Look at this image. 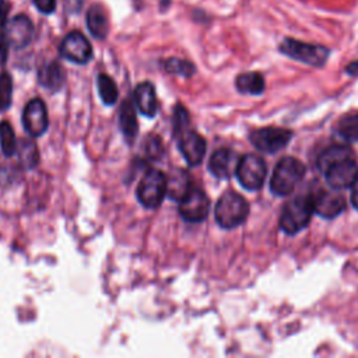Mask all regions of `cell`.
I'll return each instance as SVG.
<instances>
[{
	"instance_id": "cell-8",
	"label": "cell",
	"mask_w": 358,
	"mask_h": 358,
	"mask_svg": "<svg viewBox=\"0 0 358 358\" xmlns=\"http://www.w3.org/2000/svg\"><path fill=\"white\" fill-rule=\"evenodd\" d=\"M59 52L62 57L77 64H85L92 57V46L87 36L80 31L69 32L63 38L59 46Z\"/></svg>"
},
{
	"instance_id": "cell-5",
	"label": "cell",
	"mask_w": 358,
	"mask_h": 358,
	"mask_svg": "<svg viewBox=\"0 0 358 358\" xmlns=\"http://www.w3.org/2000/svg\"><path fill=\"white\" fill-rule=\"evenodd\" d=\"M168 178L158 169H150L137 186V199L145 208H157L166 193Z\"/></svg>"
},
{
	"instance_id": "cell-31",
	"label": "cell",
	"mask_w": 358,
	"mask_h": 358,
	"mask_svg": "<svg viewBox=\"0 0 358 358\" xmlns=\"http://www.w3.org/2000/svg\"><path fill=\"white\" fill-rule=\"evenodd\" d=\"M8 46H10V42L7 39L6 25H0V66H3L7 62Z\"/></svg>"
},
{
	"instance_id": "cell-6",
	"label": "cell",
	"mask_w": 358,
	"mask_h": 358,
	"mask_svg": "<svg viewBox=\"0 0 358 358\" xmlns=\"http://www.w3.org/2000/svg\"><path fill=\"white\" fill-rule=\"evenodd\" d=\"M235 175L245 189L257 190L266 180L267 166L263 158L255 154H248L239 158Z\"/></svg>"
},
{
	"instance_id": "cell-27",
	"label": "cell",
	"mask_w": 358,
	"mask_h": 358,
	"mask_svg": "<svg viewBox=\"0 0 358 358\" xmlns=\"http://www.w3.org/2000/svg\"><path fill=\"white\" fill-rule=\"evenodd\" d=\"M164 67L168 73L175 74V76H182V77H192L196 71V67L193 63L185 59L179 57H169L164 62Z\"/></svg>"
},
{
	"instance_id": "cell-22",
	"label": "cell",
	"mask_w": 358,
	"mask_h": 358,
	"mask_svg": "<svg viewBox=\"0 0 358 358\" xmlns=\"http://www.w3.org/2000/svg\"><path fill=\"white\" fill-rule=\"evenodd\" d=\"M348 157H354V152L348 145H341V144L330 145L326 150H323L317 157V168L320 172H324L334 162Z\"/></svg>"
},
{
	"instance_id": "cell-17",
	"label": "cell",
	"mask_w": 358,
	"mask_h": 358,
	"mask_svg": "<svg viewBox=\"0 0 358 358\" xmlns=\"http://www.w3.org/2000/svg\"><path fill=\"white\" fill-rule=\"evenodd\" d=\"M38 81L43 88L52 92H57L59 90H62L66 81V73L63 66H60L57 62L46 63L38 71Z\"/></svg>"
},
{
	"instance_id": "cell-32",
	"label": "cell",
	"mask_w": 358,
	"mask_h": 358,
	"mask_svg": "<svg viewBox=\"0 0 358 358\" xmlns=\"http://www.w3.org/2000/svg\"><path fill=\"white\" fill-rule=\"evenodd\" d=\"M34 4L43 14H52L56 10V0H34Z\"/></svg>"
},
{
	"instance_id": "cell-15",
	"label": "cell",
	"mask_w": 358,
	"mask_h": 358,
	"mask_svg": "<svg viewBox=\"0 0 358 358\" xmlns=\"http://www.w3.org/2000/svg\"><path fill=\"white\" fill-rule=\"evenodd\" d=\"M239 158L236 152L231 148H218L215 150L208 159V171L218 179L231 178L238 166Z\"/></svg>"
},
{
	"instance_id": "cell-21",
	"label": "cell",
	"mask_w": 358,
	"mask_h": 358,
	"mask_svg": "<svg viewBox=\"0 0 358 358\" xmlns=\"http://www.w3.org/2000/svg\"><path fill=\"white\" fill-rule=\"evenodd\" d=\"M190 187H192V182H190V178H189V175H187L186 171L175 169V171L169 175L166 193H168V196H169L172 200L179 201V200L186 194V192H187Z\"/></svg>"
},
{
	"instance_id": "cell-19",
	"label": "cell",
	"mask_w": 358,
	"mask_h": 358,
	"mask_svg": "<svg viewBox=\"0 0 358 358\" xmlns=\"http://www.w3.org/2000/svg\"><path fill=\"white\" fill-rule=\"evenodd\" d=\"M119 126L127 140H133L138 131L137 116L130 99H124L119 110Z\"/></svg>"
},
{
	"instance_id": "cell-4",
	"label": "cell",
	"mask_w": 358,
	"mask_h": 358,
	"mask_svg": "<svg viewBox=\"0 0 358 358\" xmlns=\"http://www.w3.org/2000/svg\"><path fill=\"white\" fill-rule=\"evenodd\" d=\"M278 50L285 56L312 67H322L326 63L330 53V50L326 46L301 42L294 38H285L280 43Z\"/></svg>"
},
{
	"instance_id": "cell-18",
	"label": "cell",
	"mask_w": 358,
	"mask_h": 358,
	"mask_svg": "<svg viewBox=\"0 0 358 358\" xmlns=\"http://www.w3.org/2000/svg\"><path fill=\"white\" fill-rule=\"evenodd\" d=\"M87 28L91 35L99 41L109 34V18L106 10L101 4H92L87 10Z\"/></svg>"
},
{
	"instance_id": "cell-28",
	"label": "cell",
	"mask_w": 358,
	"mask_h": 358,
	"mask_svg": "<svg viewBox=\"0 0 358 358\" xmlns=\"http://www.w3.org/2000/svg\"><path fill=\"white\" fill-rule=\"evenodd\" d=\"M13 96V78L8 71L0 73V110L10 106Z\"/></svg>"
},
{
	"instance_id": "cell-14",
	"label": "cell",
	"mask_w": 358,
	"mask_h": 358,
	"mask_svg": "<svg viewBox=\"0 0 358 358\" xmlns=\"http://www.w3.org/2000/svg\"><path fill=\"white\" fill-rule=\"evenodd\" d=\"M6 34H7L10 46L15 49H22L28 46L32 41L34 24L24 14L15 15L6 24Z\"/></svg>"
},
{
	"instance_id": "cell-35",
	"label": "cell",
	"mask_w": 358,
	"mask_h": 358,
	"mask_svg": "<svg viewBox=\"0 0 358 358\" xmlns=\"http://www.w3.org/2000/svg\"><path fill=\"white\" fill-rule=\"evenodd\" d=\"M351 187H352V190H351V203L358 210V180Z\"/></svg>"
},
{
	"instance_id": "cell-25",
	"label": "cell",
	"mask_w": 358,
	"mask_h": 358,
	"mask_svg": "<svg viewBox=\"0 0 358 358\" xmlns=\"http://www.w3.org/2000/svg\"><path fill=\"white\" fill-rule=\"evenodd\" d=\"M96 87H98V94L105 105H113L116 102L119 91L115 81L110 78V76L105 73L98 74Z\"/></svg>"
},
{
	"instance_id": "cell-24",
	"label": "cell",
	"mask_w": 358,
	"mask_h": 358,
	"mask_svg": "<svg viewBox=\"0 0 358 358\" xmlns=\"http://www.w3.org/2000/svg\"><path fill=\"white\" fill-rule=\"evenodd\" d=\"M336 131L338 136L347 141L358 140V112L347 113L341 116L336 124Z\"/></svg>"
},
{
	"instance_id": "cell-13",
	"label": "cell",
	"mask_w": 358,
	"mask_h": 358,
	"mask_svg": "<svg viewBox=\"0 0 358 358\" xmlns=\"http://www.w3.org/2000/svg\"><path fill=\"white\" fill-rule=\"evenodd\" d=\"M313 213L323 218H334L345 208V199L336 190H319L310 194Z\"/></svg>"
},
{
	"instance_id": "cell-20",
	"label": "cell",
	"mask_w": 358,
	"mask_h": 358,
	"mask_svg": "<svg viewBox=\"0 0 358 358\" xmlns=\"http://www.w3.org/2000/svg\"><path fill=\"white\" fill-rule=\"evenodd\" d=\"M235 85L239 92L257 95L264 91V77L259 71H246L236 77Z\"/></svg>"
},
{
	"instance_id": "cell-3",
	"label": "cell",
	"mask_w": 358,
	"mask_h": 358,
	"mask_svg": "<svg viewBox=\"0 0 358 358\" xmlns=\"http://www.w3.org/2000/svg\"><path fill=\"white\" fill-rule=\"evenodd\" d=\"M312 214L313 207L310 194L296 196L284 206L280 217V228L284 232L294 235L309 224Z\"/></svg>"
},
{
	"instance_id": "cell-33",
	"label": "cell",
	"mask_w": 358,
	"mask_h": 358,
	"mask_svg": "<svg viewBox=\"0 0 358 358\" xmlns=\"http://www.w3.org/2000/svg\"><path fill=\"white\" fill-rule=\"evenodd\" d=\"M63 6L67 14H78L84 6V0H63Z\"/></svg>"
},
{
	"instance_id": "cell-9",
	"label": "cell",
	"mask_w": 358,
	"mask_h": 358,
	"mask_svg": "<svg viewBox=\"0 0 358 358\" xmlns=\"http://www.w3.org/2000/svg\"><path fill=\"white\" fill-rule=\"evenodd\" d=\"M292 133L282 127H262L250 134L252 144L263 152H277L291 140Z\"/></svg>"
},
{
	"instance_id": "cell-2",
	"label": "cell",
	"mask_w": 358,
	"mask_h": 358,
	"mask_svg": "<svg viewBox=\"0 0 358 358\" xmlns=\"http://www.w3.org/2000/svg\"><path fill=\"white\" fill-rule=\"evenodd\" d=\"M249 214L248 201L236 192H225L217 201L214 215L220 227L235 228L241 225Z\"/></svg>"
},
{
	"instance_id": "cell-12",
	"label": "cell",
	"mask_w": 358,
	"mask_h": 358,
	"mask_svg": "<svg viewBox=\"0 0 358 358\" xmlns=\"http://www.w3.org/2000/svg\"><path fill=\"white\" fill-rule=\"evenodd\" d=\"M22 124L25 131L32 137H39L46 131L49 117L46 105L41 98H34L25 105L22 112Z\"/></svg>"
},
{
	"instance_id": "cell-36",
	"label": "cell",
	"mask_w": 358,
	"mask_h": 358,
	"mask_svg": "<svg viewBox=\"0 0 358 358\" xmlns=\"http://www.w3.org/2000/svg\"><path fill=\"white\" fill-rule=\"evenodd\" d=\"M345 71H347L350 76H358V60L351 62V63L345 67Z\"/></svg>"
},
{
	"instance_id": "cell-16",
	"label": "cell",
	"mask_w": 358,
	"mask_h": 358,
	"mask_svg": "<svg viewBox=\"0 0 358 358\" xmlns=\"http://www.w3.org/2000/svg\"><path fill=\"white\" fill-rule=\"evenodd\" d=\"M134 101H136V105H137L140 113H143L144 116H148V117L155 116V113L158 110V99H157L155 88L151 83L144 81L136 87Z\"/></svg>"
},
{
	"instance_id": "cell-23",
	"label": "cell",
	"mask_w": 358,
	"mask_h": 358,
	"mask_svg": "<svg viewBox=\"0 0 358 358\" xmlns=\"http://www.w3.org/2000/svg\"><path fill=\"white\" fill-rule=\"evenodd\" d=\"M17 157L25 169H34L39 162V151L32 140L21 138L17 145Z\"/></svg>"
},
{
	"instance_id": "cell-1",
	"label": "cell",
	"mask_w": 358,
	"mask_h": 358,
	"mask_svg": "<svg viewBox=\"0 0 358 358\" xmlns=\"http://www.w3.org/2000/svg\"><path fill=\"white\" fill-rule=\"evenodd\" d=\"M305 175L303 164L294 157H282L270 178V189L277 196L289 194Z\"/></svg>"
},
{
	"instance_id": "cell-10",
	"label": "cell",
	"mask_w": 358,
	"mask_h": 358,
	"mask_svg": "<svg viewBox=\"0 0 358 358\" xmlns=\"http://www.w3.org/2000/svg\"><path fill=\"white\" fill-rule=\"evenodd\" d=\"M178 148L189 165H199L206 154V140L189 126L173 134Z\"/></svg>"
},
{
	"instance_id": "cell-7",
	"label": "cell",
	"mask_w": 358,
	"mask_h": 358,
	"mask_svg": "<svg viewBox=\"0 0 358 358\" xmlns=\"http://www.w3.org/2000/svg\"><path fill=\"white\" fill-rule=\"evenodd\" d=\"M210 210V201L206 193L194 187L186 192V194L179 200V214L187 222H200L207 218Z\"/></svg>"
},
{
	"instance_id": "cell-34",
	"label": "cell",
	"mask_w": 358,
	"mask_h": 358,
	"mask_svg": "<svg viewBox=\"0 0 358 358\" xmlns=\"http://www.w3.org/2000/svg\"><path fill=\"white\" fill-rule=\"evenodd\" d=\"M7 13H8V6L6 0H0V25L7 24Z\"/></svg>"
},
{
	"instance_id": "cell-29",
	"label": "cell",
	"mask_w": 358,
	"mask_h": 358,
	"mask_svg": "<svg viewBox=\"0 0 358 358\" xmlns=\"http://www.w3.org/2000/svg\"><path fill=\"white\" fill-rule=\"evenodd\" d=\"M189 113L187 110L180 105L178 103L175 106V110H173V134L180 131L182 129L187 127L189 126Z\"/></svg>"
},
{
	"instance_id": "cell-11",
	"label": "cell",
	"mask_w": 358,
	"mask_h": 358,
	"mask_svg": "<svg viewBox=\"0 0 358 358\" xmlns=\"http://www.w3.org/2000/svg\"><path fill=\"white\" fill-rule=\"evenodd\" d=\"M323 173L333 189H347L358 180V164L354 157H348L334 162Z\"/></svg>"
},
{
	"instance_id": "cell-26",
	"label": "cell",
	"mask_w": 358,
	"mask_h": 358,
	"mask_svg": "<svg viewBox=\"0 0 358 358\" xmlns=\"http://www.w3.org/2000/svg\"><path fill=\"white\" fill-rule=\"evenodd\" d=\"M0 144L6 157H13L17 151V140L11 124L6 120L0 122Z\"/></svg>"
},
{
	"instance_id": "cell-30",
	"label": "cell",
	"mask_w": 358,
	"mask_h": 358,
	"mask_svg": "<svg viewBox=\"0 0 358 358\" xmlns=\"http://www.w3.org/2000/svg\"><path fill=\"white\" fill-rule=\"evenodd\" d=\"M144 150H145L148 158H151V159L159 158V155H161L162 151H164L162 143H161L159 137H157V136H148V137L145 138V143H144Z\"/></svg>"
}]
</instances>
